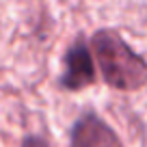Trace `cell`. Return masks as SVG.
Instances as JSON below:
<instances>
[{"label":"cell","instance_id":"6da1fadb","mask_svg":"<svg viewBox=\"0 0 147 147\" xmlns=\"http://www.w3.org/2000/svg\"><path fill=\"white\" fill-rule=\"evenodd\" d=\"M91 48L104 80L121 91H134L147 82V63L117 35L115 30H97Z\"/></svg>","mask_w":147,"mask_h":147},{"label":"cell","instance_id":"7a4b0ae2","mask_svg":"<svg viewBox=\"0 0 147 147\" xmlns=\"http://www.w3.org/2000/svg\"><path fill=\"white\" fill-rule=\"evenodd\" d=\"M69 147H121L117 132L95 113H84L71 128Z\"/></svg>","mask_w":147,"mask_h":147},{"label":"cell","instance_id":"3957f363","mask_svg":"<svg viewBox=\"0 0 147 147\" xmlns=\"http://www.w3.org/2000/svg\"><path fill=\"white\" fill-rule=\"evenodd\" d=\"M95 80V67H93V54L82 41L69 46L65 54V71L61 76V84L65 89L78 91Z\"/></svg>","mask_w":147,"mask_h":147},{"label":"cell","instance_id":"277c9868","mask_svg":"<svg viewBox=\"0 0 147 147\" xmlns=\"http://www.w3.org/2000/svg\"><path fill=\"white\" fill-rule=\"evenodd\" d=\"M22 147H48V143L41 136H26L22 141Z\"/></svg>","mask_w":147,"mask_h":147}]
</instances>
